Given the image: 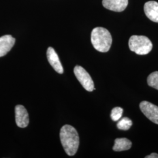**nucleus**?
Masks as SVG:
<instances>
[{"instance_id": "nucleus-14", "label": "nucleus", "mask_w": 158, "mask_h": 158, "mask_svg": "<svg viewBox=\"0 0 158 158\" xmlns=\"http://www.w3.org/2000/svg\"><path fill=\"white\" fill-rule=\"evenodd\" d=\"M123 113V109L122 108L118 107L114 108L111 113V118L114 121H117L121 118Z\"/></svg>"}, {"instance_id": "nucleus-3", "label": "nucleus", "mask_w": 158, "mask_h": 158, "mask_svg": "<svg viewBox=\"0 0 158 158\" xmlns=\"http://www.w3.org/2000/svg\"><path fill=\"white\" fill-rule=\"evenodd\" d=\"M129 48L137 55H145L152 51L153 45L150 40L145 36L133 35L129 40Z\"/></svg>"}, {"instance_id": "nucleus-15", "label": "nucleus", "mask_w": 158, "mask_h": 158, "mask_svg": "<svg viewBox=\"0 0 158 158\" xmlns=\"http://www.w3.org/2000/svg\"><path fill=\"white\" fill-rule=\"evenodd\" d=\"M145 158H158V154L156 153H152L151 155L145 156Z\"/></svg>"}, {"instance_id": "nucleus-5", "label": "nucleus", "mask_w": 158, "mask_h": 158, "mask_svg": "<svg viewBox=\"0 0 158 158\" xmlns=\"http://www.w3.org/2000/svg\"><path fill=\"white\" fill-rule=\"evenodd\" d=\"M142 113L152 123L158 124V107L150 102L143 101L139 104Z\"/></svg>"}, {"instance_id": "nucleus-12", "label": "nucleus", "mask_w": 158, "mask_h": 158, "mask_svg": "<svg viewBox=\"0 0 158 158\" xmlns=\"http://www.w3.org/2000/svg\"><path fill=\"white\" fill-rule=\"evenodd\" d=\"M148 85L158 90V72L156 71L150 74L147 78Z\"/></svg>"}, {"instance_id": "nucleus-10", "label": "nucleus", "mask_w": 158, "mask_h": 158, "mask_svg": "<svg viewBox=\"0 0 158 158\" xmlns=\"http://www.w3.org/2000/svg\"><path fill=\"white\" fill-rule=\"evenodd\" d=\"M144 11L150 20L158 23V2L154 1L147 2L144 5Z\"/></svg>"}, {"instance_id": "nucleus-7", "label": "nucleus", "mask_w": 158, "mask_h": 158, "mask_svg": "<svg viewBox=\"0 0 158 158\" xmlns=\"http://www.w3.org/2000/svg\"><path fill=\"white\" fill-rule=\"evenodd\" d=\"M46 54L48 60L52 68L58 73L62 74L63 73V68L55 49L52 47H49L47 50Z\"/></svg>"}, {"instance_id": "nucleus-1", "label": "nucleus", "mask_w": 158, "mask_h": 158, "mask_svg": "<svg viewBox=\"0 0 158 158\" xmlns=\"http://www.w3.org/2000/svg\"><path fill=\"white\" fill-rule=\"evenodd\" d=\"M60 141L66 153L73 156L77 152L79 146V136L77 131L73 127L65 125L60 132Z\"/></svg>"}, {"instance_id": "nucleus-9", "label": "nucleus", "mask_w": 158, "mask_h": 158, "mask_svg": "<svg viewBox=\"0 0 158 158\" xmlns=\"http://www.w3.org/2000/svg\"><path fill=\"white\" fill-rule=\"evenodd\" d=\"M15 42L11 35H6L0 37V57L4 56L11 51Z\"/></svg>"}, {"instance_id": "nucleus-11", "label": "nucleus", "mask_w": 158, "mask_h": 158, "mask_svg": "<svg viewBox=\"0 0 158 158\" xmlns=\"http://www.w3.org/2000/svg\"><path fill=\"white\" fill-rule=\"evenodd\" d=\"M132 147V142L125 138H117L114 142V145L113 149L115 152H121L127 151Z\"/></svg>"}, {"instance_id": "nucleus-13", "label": "nucleus", "mask_w": 158, "mask_h": 158, "mask_svg": "<svg viewBox=\"0 0 158 158\" xmlns=\"http://www.w3.org/2000/svg\"><path fill=\"white\" fill-rule=\"evenodd\" d=\"M132 125V121L128 117H124L121 119L117 123V127L119 130L127 131L130 130Z\"/></svg>"}, {"instance_id": "nucleus-4", "label": "nucleus", "mask_w": 158, "mask_h": 158, "mask_svg": "<svg viewBox=\"0 0 158 158\" xmlns=\"http://www.w3.org/2000/svg\"><path fill=\"white\" fill-rule=\"evenodd\" d=\"M74 73L80 84L88 91H93L96 89L90 74L80 66H76L74 68Z\"/></svg>"}, {"instance_id": "nucleus-6", "label": "nucleus", "mask_w": 158, "mask_h": 158, "mask_svg": "<svg viewBox=\"0 0 158 158\" xmlns=\"http://www.w3.org/2000/svg\"><path fill=\"white\" fill-rule=\"evenodd\" d=\"M15 121L17 126L20 128H25L29 124L28 113L26 108L22 105H17L15 107Z\"/></svg>"}, {"instance_id": "nucleus-8", "label": "nucleus", "mask_w": 158, "mask_h": 158, "mask_svg": "<svg viewBox=\"0 0 158 158\" xmlns=\"http://www.w3.org/2000/svg\"><path fill=\"white\" fill-rule=\"evenodd\" d=\"M128 4V0H102V5L107 10L115 12L123 11Z\"/></svg>"}, {"instance_id": "nucleus-2", "label": "nucleus", "mask_w": 158, "mask_h": 158, "mask_svg": "<svg viewBox=\"0 0 158 158\" xmlns=\"http://www.w3.org/2000/svg\"><path fill=\"white\" fill-rule=\"evenodd\" d=\"M91 41L93 47L100 52H107L112 44V36L107 29L97 27L91 34Z\"/></svg>"}]
</instances>
